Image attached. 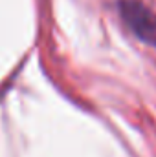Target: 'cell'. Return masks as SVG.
Returning a JSON list of instances; mask_svg holds the SVG:
<instances>
[{
    "label": "cell",
    "instance_id": "cell-1",
    "mask_svg": "<svg viewBox=\"0 0 156 157\" xmlns=\"http://www.w3.org/2000/svg\"><path fill=\"white\" fill-rule=\"evenodd\" d=\"M117 11L125 26L149 46L156 48V13L140 0H119Z\"/></svg>",
    "mask_w": 156,
    "mask_h": 157
}]
</instances>
